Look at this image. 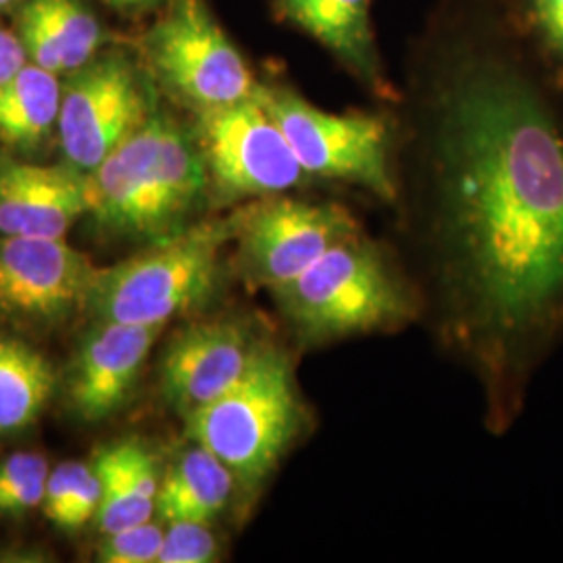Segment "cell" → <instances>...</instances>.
<instances>
[{"instance_id":"7c38bea8","label":"cell","mask_w":563,"mask_h":563,"mask_svg":"<svg viewBox=\"0 0 563 563\" xmlns=\"http://www.w3.org/2000/svg\"><path fill=\"white\" fill-rule=\"evenodd\" d=\"M265 344L242 320L188 325L163 353L159 388L165 401L186 418L220 399L251 369Z\"/></svg>"},{"instance_id":"ac0fdd59","label":"cell","mask_w":563,"mask_h":563,"mask_svg":"<svg viewBox=\"0 0 563 563\" xmlns=\"http://www.w3.org/2000/svg\"><path fill=\"white\" fill-rule=\"evenodd\" d=\"M60 109V84L57 74L34 63L0 84V142L32 151L57 128Z\"/></svg>"},{"instance_id":"7a4b0ae2","label":"cell","mask_w":563,"mask_h":563,"mask_svg":"<svg viewBox=\"0 0 563 563\" xmlns=\"http://www.w3.org/2000/svg\"><path fill=\"white\" fill-rule=\"evenodd\" d=\"M299 349H320L418 323V302L393 251L357 232L272 290Z\"/></svg>"},{"instance_id":"f546056e","label":"cell","mask_w":563,"mask_h":563,"mask_svg":"<svg viewBox=\"0 0 563 563\" xmlns=\"http://www.w3.org/2000/svg\"><path fill=\"white\" fill-rule=\"evenodd\" d=\"M11 2H13V0H0V9L7 7V4H11Z\"/></svg>"},{"instance_id":"277c9868","label":"cell","mask_w":563,"mask_h":563,"mask_svg":"<svg viewBox=\"0 0 563 563\" xmlns=\"http://www.w3.org/2000/svg\"><path fill=\"white\" fill-rule=\"evenodd\" d=\"M184 420L188 439L211 451L244 493H255L307 426L290 355L267 341L239 383Z\"/></svg>"},{"instance_id":"30bf717a","label":"cell","mask_w":563,"mask_h":563,"mask_svg":"<svg viewBox=\"0 0 563 563\" xmlns=\"http://www.w3.org/2000/svg\"><path fill=\"white\" fill-rule=\"evenodd\" d=\"M148 118V95L132 60L123 53L88 60L60 86L57 134L65 162L92 174Z\"/></svg>"},{"instance_id":"6da1fadb","label":"cell","mask_w":563,"mask_h":563,"mask_svg":"<svg viewBox=\"0 0 563 563\" xmlns=\"http://www.w3.org/2000/svg\"><path fill=\"white\" fill-rule=\"evenodd\" d=\"M393 255L418 325L509 434L563 346V102L509 53L472 55L416 111Z\"/></svg>"},{"instance_id":"2e32d148","label":"cell","mask_w":563,"mask_h":563,"mask_svg":"<svg viewBox=\"0 0 563 563\" xmlns=\"http://www.w3.org/2000/svg\"><path fill=\"white\" fill-rule=\"evenodd\" d=\"M234 474L211 451L192 443L163 476L157 516L163 522H216L230 504Z\"/></svg>"},{"instance_id":"484cf974","label":"cell","mask_w":563,"mask_h":563,"mask_svg":"<svg viewBox=\"0 0 563 563\" xmlns=\"http://www.w3.org/2000/svg\"><path fill=\"white\" fill-rule=\"evenodd\" d=\"M86 463L67 462L59 463L57 467L51 470L48 481H46V490L42 499V514L48 518V522L65 528L69 505L74 499L76 486L80 481L81 470Z\"/></svg>"},{"instance_id":"f1b7e54d","label":"cell","mask_w":563,"mask_h":563,"mask_svg":"<svg viewBox=\"0 0 563 563\" xmlns=\"http://www.w3.org/2000/svg\"><path fill=\"white\" fill-rule=\"evenodd\" d=\"M107 2L121 7V9H141V7H148V4H153L157 0H107Z\"/></svg>"},{"instance_id":"9a60e30c","label":"cell","mask_w":563,"mask_h":563,"mask_svg":"<svg viewBox=\"0 0 563 563\" xmlns=\"http://www.w3.org/2000/svg\"><path fill=\"white\" fill-rule=\"evenodd\" d=\"M102 499L97 522L102 534L148 522L157 511L159 467L153 453L136 441L101 449L95 457Z\"/></svg>"},{"instance_id":"44dd1931","label":"cell","mask_w":563,"mask_h":563,"mask_svg":"<svg viewBox=\"0 0 563 563\" xmlns=\"http://www.w3.org/2000/svg\"><path fill=\"white\" fill-rule=\"evenodd\" d=\"M48 474V462L34 451H20L0 462V516L20 518L38 509Z\"/></svg>"},{"instance_id":"ba28073f","label":"cell","mask_w":563,"mask_h":563,"mask_svg":"<svg viewBox=\"0 0 563 563\" xmlns=\"http://www.w3.org/2000/svg\"><path fill=\"white\" fill-rule=\"evenodd\" d=\"M157 78L199 111L249 99L255 81L202 0H174L146 36Z\"/></svg>"},{"instance_id":"cb8c5ba5","label":"cell","mask_w":563,"mask_h":563,"mask_svg":"<svg viewBox=\"0 0 563 563\" xmlns=\"http://www.w3.org/2000/svg\"><path fill=\"white\" fill-rule=\"evenodd\" d=\"M18 36H20L27 60L53 74H65V60L59 42L55 38L48 21L44 20L38 4L27 0L18 15Z\"/></svg>"},{"instance_id":"5b68a950","label":"cell","mask_w":563,"mask_h":563,"mask_svg":"<svg viewBox=\"0 0 563 563\" xmlns=\"http://www.w3.org/2000/svg\"><path fill=\"white\" fill-rule=\"evenodd\" d=\"M234 220L192 223L136 257L99 269L88 309L109 322L165 325L201 309L220 288Z\"/></svg>"},{"instance_id":"ffe728a7","label":"cell","mask_w":563,"mask_h":563,"mask_svg":"<svg viewBox=\"0 0 563 563\" xmlns=\"http://www.w3.org/2000/svg\"><path fill=\"white\" fill-rule=\"evenodd\" d=\"M59 42L65 74L95 59L101 44V25L80 0H34Z\"/></svg>"},{"instance_id":"d6986e66","label":"cell","mask_w":563,"mask_h":563,"mask_svg":"<svg viewBox=\"0 0 563 563\" xmlns=\"http://www.w3.org/2000/svg\"><path fill=\"white\" fill-rule=\"evenodd\" d=\"M55 390V365L27 342L0 334V437L36 423Z\"/></svg>"},{"instance_id":"603a6c76","label":"cell","mask_w":563,"mask_h":563,"mask_svg":"<svg viewBox=\"0 0 563 563\" xmlns=\"http://www.w3.org/2000/svg\"><path fill=\"white\" fill-rule=\"evenodd\" d=\"M163 530L159 523L144 522L118 532L104 534L97 551V560L102 563H153L162 551Z\"/></svg>"},{"instance_id":"8992f818","label":"cell","mask_w":563,"mask_h":563,"mask_svg":"<svg viewBox=\"0 0 563 563\" xmlns=\"http://www.w3.org/2000/svg\"><path fill=\"white\" fill-rule=\"evenodd\" d=\"M255 97L278 123L309 178L355 184L393 205L397 178L386 121L365 113H330L286 88L255 86Z\"/></svg>"},{"instance_id":"52a82bcc","label":"cell","mask_w":563,"mask_h":563,"mask_svg":"<svg viewBox=\"0 0 563 563\" xmlns=\"http://www.w3.org/2000/svg\"><path fill=\"white\" fill-rule=\"evenodd\" d=\"M195 136L209 181L228 199L288 195L309 180L255 92L234 104L199 111Z\"/></svg>"},{"instance_id":"e0dca14e","label":"cell","mask_w":563,"mask_h":563,"mask_svg":"<svg viewBox=\"0 0 563 563\" xmlns=\"http://www.w3.org/2000/svg\"><path fill=\"white\" fill-rule=\"evenodd\" d=\"M280 7L288 20L336 53L355 74L372 84L380 81L367 0H280Z\"/></svg>"},{"instance_id":"9c48e42d","label":"cell","mask_w":563,"mask_h":563,"mask_svg":"<svg viewBox=\"0 0 563 563\" xmlns=\"http://www.w3.org/2000/svg\"><path fill=\"white\" fill-rule=\"evenodd\" d=\"M357 232L360 223L341 205L288 195L257 199L234 218L242 272L269 292Z\"/></svg>"},{"instance_id":"5bb4252c","label":"cell","mask_w":563,"mask_h":563,"mask_svg":"<svg viewBox=\"0 0 563 563\" xmlns=\"http://www.w3.org/2000/svg\"><path fill=\"white\" fill-rule=\"evenodd\" d=\"M90 213V178L71 165L0 159V236L65 239Z\"/></svg>"},{"instance_id":"7402d4cb","label":"cell","mask_w":563,"mask_h":563,"mask_svg":"<svg viewBox=\"0 0 563 563\" xmlns=\"http://www.w3.org/2000/svg\"><path fill=\"white\" fill-rule=\"evenodd\" d=\"M211 523L169 522L157 563H209L220 558V543Z\"/></svg>"},{"instance_id":"8fae6325","label":"cell","mask_w":563,"mask_h":563,"mask_svg":"<svg viewBox=\"0 0 563 563\" xmlns=\"http://www.w3.org/2000/svg\"><path fill=\"white\" fill-rule=\"evenodd\" d=\"M99 269L63 239L0 236V318L51 328L88 309Z\"/></svg>"},{"instance_id":"4fadbf2b","label":"cell","mask_w":563,"mask_h":563,"mask_svg":"<svg viewBox=\"0 0 563 563\" xmlns=\"http://www.w3.org/2000/svg\"><path fill=\"white\" fill-rule=\"evenodd\" d=\"M163 328L109 320H99L90 328L67 383L71 409L81 420L101 422L128 401Z\"/></svg>"},{"instance_id":"4316f807","label":"cell","mask_w":563,"mask_h":563,"mask_svg":"<svg viewBox=\"0 0 563 563\" xmlns=\"http://www.w3.org/2000/svg\"><path fill=\"white\" fill-rule=\"evenodd\" d=\"M101 499V478H99L95 465L86 463L84 470H81L80 481H78V486H76L74 499H71V505H69V514H67V522H65L63 530H78L81 526L97 520Z\"/></svg>"},{"instance_id":"83f0119b","label":"cell","mask_w":563,"mask_h":563,"mask_svg":"<svg viewBox=\"0 0 563 563\" xmlns=\"http://www.w3.org/2000/svg\"><path fill=\"white\" fill-rule=\"evenodd\" d=\"M27 63L18 32L0 25V84L13 78L21 67Z\"/></svg>"},{"instance_id":"3957f363","label":"cell","mask_w":563,"mask_h":563,"mask_svg":"<svg viewBox=\"0 0 563 563\" xmlns=\"http://www.w3.org/2000/svg\"><path fill=\"white\" fill-rule=\"evenodd\" d=\"M88 178L97 225L151 244L190 228L209 186L197 136L159 113H151Z\"/></svg>"},{"instance_id":"d4e9b609","label":"cell","mask_w":563,"mask_h":563,"mask_svg":"<svg viewBox=\"0 0 563 563\" xmlns=\"http://www.w3.org/2000/svg\"><path fill=\"white\" fill-rule=\"evenodd\" d=\"M522 13L544 59L563 69V0H522Z\"/></svg>"}]
</instances>
